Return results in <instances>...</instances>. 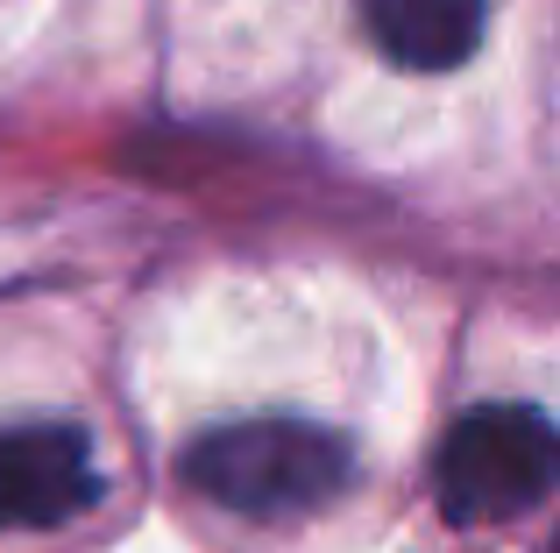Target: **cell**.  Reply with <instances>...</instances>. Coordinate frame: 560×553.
Listing matches in <instances>:
<instances>
[{
	"label": "cell",
	"instance_id": "1",
	"mask_svg": "<svg viewBox=\"0 0 560 553\" xmlns=\"http://www.w3.org/2000/svg\"><path fill=\"white\" fill-rule=\"evenodd\" d=\"M185 483L242 518H305L355 483V455L341 433L305 419H242L191 447Z\"/></svg>",
	"mask_w": 560,
	"mask_h": 553
},
{
	"label": "cell",
	"instance_id": "2",
	"mask_svg": "<svg viewBox=\"0 0 560 553\" xmlns=\"http://www.w3.org/2000/svg\"><path fill=\"white\" fill-rule=\"evenodd\" d=\"M560 475V433L533 404H482V412L454 419L433 461L440 511L454 526H504V518L533 511Z\"/></svg>",
	"mask_w": 560,
	"mask_h": 553
},
{
	"label": "cell",
	"instance_id": "3",
	"mask_svg": "<svg viewBox=\"0 0 560 553\" xmlns=\"http://www.w3.org/2000/svg\"><path fill=\"white\" fill-rule=\"evenodd\" d=\"M100 497L93 440L65 419L0 433V532H50Z\"/></svg>",
	"mask_w": 560,
	"mask_h": 553
},
{
	"label": "cell",
	"instance_id": "4",
	"mask_svg": "<svg viewBox=\"0 0 560 553\" xmlns=\"http://www.w3.org/2000/svg\"><path fill=\"white\" fill-rule=\"evenodd\" d=\"M376 50L405 71H454L476 57L490 0H362Z\"/></svg>",
	"mask_w": 560,
	"mask_h": 553
},
{
	"label": "cell",
	"instance_id": "5",
	"mask_svg": "<svg viewBox=\"0 0 560 553\" xmlns=\"http://www.w3.org/2000/svg\"><path fill=\"white\" fill-rule=\"evenodd\" d=\"M553 553H560V546H553Z\"/></svg>",
	"mask_w": 560,
	"mask_h": 553
}]
</instances>
